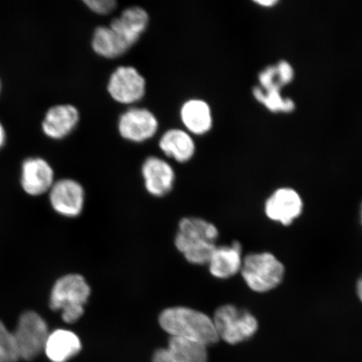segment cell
Listing matches in <instances>:
<instances>
[{"label":"cell","mask_w":362,"mask_h":362,"mask_svg":"<svg viewBox=\"0 0 362 362\" xmlns=\"http://www.w3.org/2000/svg\"><path fill=\"white\" fill-rule=\"evenodd\" d=\"M158 324L170 337L187 339L206 347L220 341L211 317L192 308H167L158 316Z\"/></svg>","instance_id":"1"},{"label":"cell","mask_w":362,"mask_h":362,"mask_svg":"<svg viewBox=\"0 0 362 362\" xmlns=\"http://www.w3.org/2000/svg\"><path fill=\"white\" fill-rule=\"evenodd\" d=\"M219 237L216 226L199 217H185L179 223L175 244L185 259L194 265L208 264Z\"/></svg>","instance_id":"2"},{"label":"cell","mask_w":362,"mask_h":362,"mask_svg":"<svg viewBox=\"0 0 362 362\" xmlns=\"http://www.w3.org/2000/svg\"><path fill=\"white\" fill-rule=\"evenodd\" d=\"M90 296V287L83 276L71 274L59 279L49 296V308L62 311L66 323H75L81 319Z\"/></svg>","instance_id":"3"},{"label":"cell","mask_w":362,"mask_h":362,"mask_svg":"<svg viewBox=\"0 0 362 362\" xmlns=\"http://www.w3.org/2000/svg\"><path fill=\"white\" fill-rule=\"evenodd\" d=\"M241 274L247 287L256 293H266L282 283L285 269L270 252H253L243 260Z\"/></svg>","instance_id":"4"},{"label":"cell","mask_w":362,"mask_h":362,"mask_svg":"<svg viewBox=\"0 0 362 362\" xmlns=\"http://www.w3.org/2000/svg\"><path fill=\"white\" fill-rule=\"evenodd\" d=\"M220 339L229 345L247 341L259 330V321L250 311L233 305H221L212 317Z\"/></svg>","instance_id":"5"},{"label":"cell","mask_w":362,"mask_h":362,"mask_svg":"<svg viewBox=\"0 0 362 362\" xmlns=\"http://www.w3.org/2000/svg\"><path fill=\"white\" fill-rule=\"evenodd\" d=\"M48 325L42 316L27 311L18 321L15 336L20 358L33 361L44 351L49 337Z\"/></svg>","instance_id":"6"},{"label":"cell","mask_w":362,"mask_h":362,"mask_svg":"<svg viewBox=\"0 0 362 362\" xmlns=\"http://www.w3.org/2000/svg\"><path fill=\"white\" fill-rule=\"evenodd\" d=\"M107 90L113 100L129 105L144 97L146 81L135 67L121 66L111 74Z\"/></svg>","instance_id":"7"},{"label":"cell","mask_w":362,"mask_h":362,"mask_svg":"<svg viewBox=\"0 0 362 362\" xmlns=\"http://www.w3.org/2000/svg\"><path fill=\"white\" fill-rule=\"evenodd\" d=\"M157 117L147 108L131 107L122 113L117 129L122 137L134 143H142L151 139L157 133Z\"/></svg>","instance_id":"8"},{"label":"cell","mask_w":362,"mask_h":362,"mask_svg":"<svg viewBox=\"0 0 362 362\" xmlns=\"http://www.w3.org/2000/svg\"><path fill=\"white\" fill-rule=\"evenodd\" d=\"M304 208L300 194L296 189L283 187L276 189L265 202V214L272 221L285 226H291L300 217Z\"/></svg>","instance_id":"9"},{"label":"cell","mask_w":362,"mask_h":362,"mask_svg":"<svg viewBox=\"0 0 362 362\" xmlns=\"http://www.w3.org/2000/svg\"><path fill=\"white\" fill-rule=\"evenodd\" d=\"M49 202L57 214L66 217L78 216L83 210L85 192L78 181L62 179L49 189Z\"/></svg>","instance_id":"10"},{"label":"cell","mask_w":362,"mask_h":362,"mask_svg":"<svg viewBox=\"0 0 362 362\" xmlns=\"http://www.w3.org/2000/svg\"><path fill=\"white\" fill-rule=\"evenodd\" d=\"M142 175L146 191L153 197L168 194L174 187L175 173L168 162L149 156L142 165Z\"/></svg>","instance_id":"11"},{"label":"cell","mask_w":362,"mask_h":362,"mask_svg":"<svg viewBox=\"0 0 362 362\" xmlns=\"http://www.w3.org/2000/svg\"><path fill=\"white\" fill-rule=\"evenodd\" d=\"M21 185L30 196H40L51 189L54 184V171L42 158H28L23 162Z\"/></svg>","instance_id":"12"},{"label":"cell","mask_w":362,"mask_h":362,"mask_svg":"<svg viewBox=\"0 0 362 362\" xmlns=\"http://www.w3.org/2000/svg\"><path fill=\"white\" fill-rule=\"evenodd\" d=\"M80 120L78 108L71 104H59L49 108L42 121V131L52 139H62L74 132Z\"/></svg>","instance_id":"13"},{"label":"cell","mask_w":362,"mask_h":362,"mask_svg":"<svg viewBox=\"0 0 362 362\" xmlns=\"http://www.w3.org/2000/svg\"><path fill=\"white\" fill-rule=\"evenodd\" d=\"M152 362H208L207 347L177 337H170L168 346L153 353Z\"/></svg>","instance_id":"14"},{"label":"cell","mask_w":362,"mask_h":362,"mask_svg":"<svg viewBox=\"0 0 362 362\" xmlns=\"http://www.w3.org/2000/svg\"><path fill=\"white\" fill-rule=\"evenodd\" d=\"M243 260L242 245L233 242L230 245L217 246L207 264L214 277L228 279L241 271Z\"/></svg>","instance_id":"15"},{"label":"cell","mask_w":362,"mask_h":362,"mask_svg":"<svg viewBox=\"0 0 362 362\" xmlns=\"http://www.w3.org/2000/svg\"><path fill=\"white\" fill-rule=\"evenodd\" d=\"M148 21L146 10L141 7L133 6L127 8L120 16L113 19L110 26L132 47L146 30Z\"/></svg>","instance_id":"16"},{"label":"cell","mask_w":362,"mask_h":362,"mask_svg":"<svg viewBox=\"0 0 362 362\" xmlns=\"http://www.w3.org/2000/svg\"><path fill=\"white\" fill-rule=\"evenodd\" d=\"M180 119L189 134L204 135L214 125L209 104L202 99H189L180 108Z\"/></svg>","instance_id":"17"},{"label":"cell","mask_w":362,"mask_h":362,"mask_svg":"<svg viewBox=\"0 0 362 362\" xmlns=\"http://www.w3.org/2000/svg\"><path fill=\"white\" fill-rule=\"evenodd\" d=\"M81 351L78 334L64 329H58L49 334L44 351L52 362H66Z\"/></svg>","instance_id":"18"},{"label":"cell","mask_w":362,"mask_h":362,"mask_svg":"<svg viewBox=\"0 0 362 362\" xmlns=\"http://www.w3.org/2000/svg\"><path fill=\"white\" fill-rule=\"evenodd\" d=\"M158 146L167 157L179 163L191 160L196 153V144L191 134L180 129L167 130L162 135Z\"/></svg>","instance_id":"19"},{"label":"cell","mask_w":362,"mask_h":362,"mask_svg":"<svg viewBox=\"0 0 362 362\" xmlns=\"http://www.w3.org/2000/svg\"><path fill=\"white\" fill-rule=\"evenodd\" d=\"M92 48L98 56L113 59L123 56L131 47L110 26H98L94 30Z\"/></svg>","instance_id":"20"},{"label":"cell","mask_w":362,"mask_h":362,"mask_svg":"<svg viewBox=\"0 0 362 362\" xmlns=\"http://www.w3.org/2000/svg\"><path fill=\"white\" fill-rule=\"evenodd\" d=\"M294 78L293 67L287 61L281 60L262 70L259 74V87L264 90H280Z\"/></svg>","instance_id":"21"},{"label":"cell","mask_w":362,"mask_h":362,"mask_svg":"<svg viewBox=\"0 0 362 362\" xmlns=\"http://www.w3.org/2000/svg\"><path fill=\"white\" fill-rule=\"evenodd\" d=\"M253 97L267 110L275 113H291L296 110V103L292 99L284 98L280 90H264L259 87L253 88Z\"/></svg>","instance_id":"22"},{"label":"cell","mask_w":362,"mask_h":362,"mask_svg":"<svg viewBox=\"0 0 362 362\" xmlns=\"http://www.w3.org/2000/svg\"><path fill=\"white\" fill-rule=\"evenodd\" d=\"M20 359L13 333L0 321V362H17Z\"/></svg>","instance_id":"23"},{"label":"cell","mask_w":362,"mask_h":362,"mask_svg":"<svg viewBox=\"0 0 362 362\" xmlns=\"http://www.w3.org/2000/svg\"><path fill=\"white\" fill-rule=\"evenodd\" d=\"M86 6L98 15H108L115 10L117 2L115 0H85Z\"/></svg>","instance_id":"24"},{"label":"cell","mask_w":362,"mask_h":362,"mask_svg":"<svg viewBox=\"0 0 362 362\" xmlns=\"http://www.w3.org/2000/svg\"><path fill=\"white\" fill-rule=\"evenodd\" d=\"M256 4L262 7L270 8L276 6L278 1L277 0H260V1H256Z\"/></svg>","instance_id":"25"},{"label":"cell","mask_w":362,"mask_h":362,"mask_svg":"<svg viewBox=\"0 0 362 362\" xmlns=\"http://www.w3.org/2000/svg\"><path fill=\"white\" fill-rule=\"evenodd\" d=\"M6 142V129H4V127L3 126L1 122H0V149H1L4 144Z\"/></svg>","instance_id":"26"},{"label":"cell","mask_w":362,"mask_h":362,"mask_svg":"<svg viewBox=\"0 0 362 362\" xmlns=\"http://www.w3.org/2000/svg\"><path fill=\"white\" fill-rule=\"evenodd\" d=\"M356 293L357 296H358L360 300L362 302V275L356 283Z\"/></svg>","instance_id":"27"},{"label":"cell","mask_w":362,"mask_h":362,"mask_svg":"<svg viewBox=\"0 0 362 362\" xmlns=\"http://www.w3.org/2000/svg\"><path fill=\"white\" fill-rule=\"evenodd\" d=\"M360 216H361V225H362V203H361V206Z\"/></svg>","instance_id":"28"},{"label":"cell","mask_w":362,"mask_h":362,"mask_svg":"<svg viewBox=\"0 0 362 362\" xmlns=\"http://www.w3.org/2000/svg\"><path fill=\"white\" fill-rule=\"evenodd\" d=\"M1 88H2L1 80H0V92H1Z\"/></svg>","instance_id":"29"}]
</instances>
